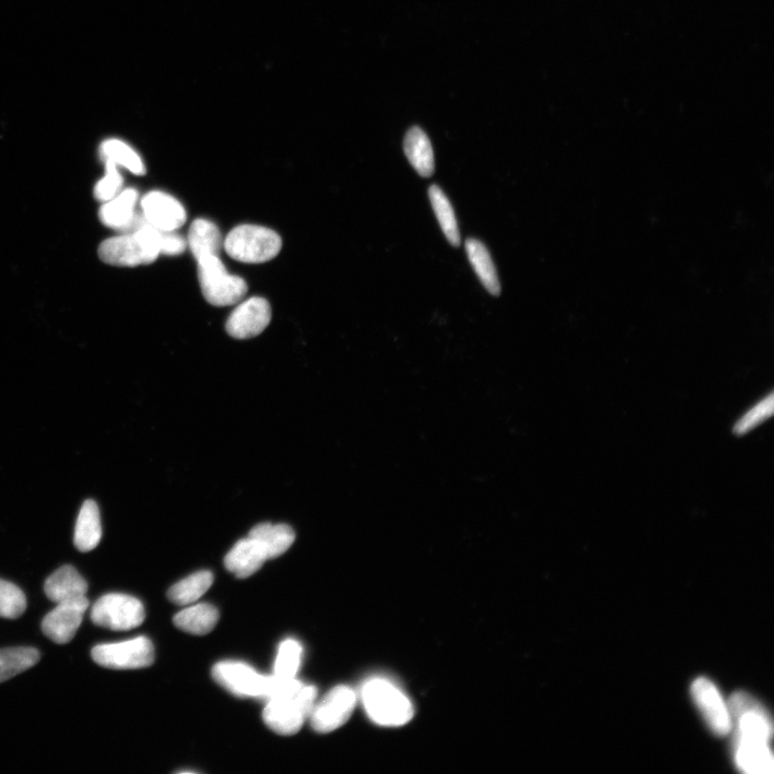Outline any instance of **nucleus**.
<instances>
[{
  "instance_id": "c756f323",
  "label": "nucleus",
  "mask_w": 774,
  "mask_h": 774,
  "mask_svg": "<svg viewBox=\"0 0 774 774\" xmlns=\"http://www.w3.org/2000/svg\"><path fill=\"white\" fill-rule=\"evenodd\" d=\"M26 597L17 585L0 580V618L18 619L26 610Z\"/></svg>"
},
{
  "instance_id": "20e7f679",
  "label": "nucleus",
  "mask_w": 774,
  "mask_h": 774,
  "mask_svg": "<svg viewBox=\"0 0 774 774\" xmlns=\"http://www.w3.org/2000/svg\"><path fill=\"white\" fill-rule=\"evenodd\" d=\"M223 246L226 253L238 262L262 264L280 253L282 239L267 227L240 225L227 235Z\"/></svg>"
},
{
  "instance_id": "c85d7f7f",
  "label": "nucleus",
  "mask_w": 774,
  "mask_h": 774,
  "mask_svg": "<svg viewBox=\"0 0 774 774\" xmlns=\"http://www.w3.org/2000/svg\"><path fill=\"white\" fill-rule=\"evenodd\" d=\"M303 657V647L295 639L284 640L279 647L274 675L281 679H294Z\"/></svg>"
},
{
  "instance_id": "7ed1b4c3",
  "label": "nucleus",
  "mask_w": 774,
  "mask_h": 774,
  "mask_svg": "<svg viewBox=\"0 0 774 774\" xmlns=\"http://www.w3.org/2000/svg\"><path fill=\"white\" fill-rule=\"evenodd\" d=\"M361 697L369 718L385 727L403 726L413 718L410 699L392 682L382 678L368 680Z\"/></svg>"
},
{
  "instance_id": "f3484780",
  "label": "nucleus",
  "mask_w": 774,
  "mask_h": 774,
  "mask_svg": "<svg viewBox=\"0 0 774 774\" xmlns=\"http://www.w3.org/2000/svg\"><path fill=\"white\" fill-rule=\"evenodd\" d=\"M88 589V583L73 566H64L56 570L45 584L47 597L56 604L85 597Z\"/></svg>"
},
{
  "instance_id": "39448f33",
  "label": "nucleus",
  "mask_w": 774,
  "mask_h": 774,
  "mask_svg": "<svg viewBox=\"0 0 774 774\" xmlns=\"http://www.w3.org/2000/svg\"><path fill=\"white\" fill-rule=\"evenodd\" d=\"M197 264L200 288L209 304L215 307L233 306L246 296L247 282L228 274L219 255L202 256Z\"/></svg>"
},
{
  "instance_id": "bb28decb",
  "label": "nucleus",
  "mask_w": 774,
  "mask_h": 774,
  "mask_svg": "<svg viewBox=\"0 0 774 774\" xmlns=\"http://www.w3.org/2000/svg\"><path fill=\"white\" fill-rule=\"evenodd\" d=\"M104 162L108 161L117 166H122L133 172L136 176L146 175V167L138 153L119 139H108L102 143L99 149Z\"/></svg>"
},
{
  "instance_id": "393cba45",
  "label": "nucleus",
  "mask_w": 774,
  "mask_h": 774,
  "mask_svg": "<svg viewBox=\"0 0 774 774\" xmlns=\"http://www.w3.org/2000/svg\"><path fill=\"white\" fill-rule=\"evenodd\" d=\"M428 195L444 236L453 247H460L462 240L460 228L449 198L438 185L430 186Z\"/></svg>"
},
{
  "instance_id": "a211bd4d",
  "label": "nucleus",
  "mask_w": 774,
  "mask_h": 774,
  "mask_svg": "<svg viewBox=\"0 0 774 774\" xmlns=\"http://www.w3.org/2000/svg\"><path fill=\"white\" fill-rule=\"evenodd\" d=\"M404 150L412 167L424 178L434 175L435 155L428 136L420 127L409 129L405 141Z\"/></svg>"
},
{
  "instance_id": "f03ea898",
  "label": "nucleus",
  "mask_w": 774,
  "mask_h": 774,
  "mask_svg": "<svg viewBox=\"0 0 774 774\" xmlns=\"http://www.w3.org/2000/svg\"><path fill=\"white\" fill-rule=\"evenodd\" d=\"M164 233L146 221L133 233L102 242L98 249L99 258L112 266L150 265L161 254Z\"/></svg>"
},
{
  "instance_id": "6e6552de",
  "label": "nucleus",
  "mask_w": 774,
  "mask_h": 774,
  "mask_svg": "<svg viewBox=\"0 0 774 774\" xmlns=\"http://www.w3.org/2000/svg\"><path fill=\"white\" fill-rule=\"evenodd\" d=\"M91 619L99 627L124 632L140 626L146 619V611L135 597L108 594L95 602Z\"/></svg>"
},
{
  "instance_id": "9b49d317",
  "label": "nucleus",
  "mask_w": 774,
  "mask_h": 774,
  "mask_svg": "<svg viewBox=\"0 0 774 774\" xmlns=\"http://www.w3.org/2000/svg\"><path fill=\"white\" fill-rule=\"evenodd\" d=\"M90 606L85 597L57 604L42 622V632L56 644H66L74 639Z\"/></svg>"
},
{
  "instance_id": "6ab92c4d",
  "label": "nucleus",
  "mask_w": 774,
  "mask_h": 774,
  "mask_svg": "<svg viewBox=\"0 0 774 774\" xmlns=\"http://www.w3.org/2000/svg\"><path fill=\"white\" fill-rule=\"evenodd\" d=\"M103 536L102 521L97 504L86 500L83 504L75 530V546L80 552L94 550Z\"/></svg>"
},
{
  "instance_id": "5701e85b",
  "label": "nucleus",
  "mask_w": 774,
  "mask_h": 774,
  "mask_svg": "<svg viewBox=\"0 0 774 774\" xmlns=\"http://www.w3.org/2000/svg\"><path fill=\"white\" fill-rule=\"evenodd\" d=\"M219 618L217 608L209 604H199L179 612L174 622L185 633L204 636L212 632Z\"/></svg>"
},
{
  "instance_id": "a878e982",
  "label": "nucleus",
  "mask_w": 774,
  "mask_h": 774,
  "mask_svg": "<svg viewBox=\"0 0 774 774\" xmlns=\"http://www.w3.org/2000/svg\"><path fill=\"white\" fill-rule=\"evenodd\" d=\"M212 572L204 570L178 582L168 591V598L179 606L192 604L202 597L213 583Z\"/></svg>"
},
{
  "instance_id": "0eeeda50",
  "label": "nucleus",
  "mask_w": 774,
  "mask_h": 774,
  "mask_svg": "<svg viewBox=\"0 0 774 774\" xmlns=\"http://www.w3.org/2000/svg\"><path fill=\"white\" fill-rule=\"evenodd\" d=\"M731 726H735V742L769 743L772 721L766 709L749 694L731 696L728 702Z\"/></svg>"
},
{
  "instance_id": "aec40b11",
  "label": "nucleus",
  "mask_w": 774,
  "mask_h": 774,
  "mask_svg": "<svg viewBox=\"0 0 774 774\" xmlns=\"http://www.w3.org/2000/svg\"><path fill=\"white\" fill-rule=\"evenodd\" d=\"M735 762L744 773L773 772L774 762L769 743L735 742Z\"/></svg>"
},
{
  "instance_id": "ddd939ff",
  "label": "nucleus",
  "mask_w": 774,
  "mask_h": 774,
  "mask_svg": "<svg viewBox=\"0 0 774 774\" xmlns=\"http://www.w3.org/2000/svg\"><path fill=\"white\" fill-rule=\"evenodd\" d=\"M691 692L695 704L713 733L719 736L728 735L733 726L728 705L718 687L706 678H699L693 683Z\"/></svg>"
},
{
  "instance_id": "b1692460",
  "label": "nucleus",
  "mask_w": 774,
  "mask_h": 774,
  "mask_svg": "<svg viewBox=\"0 0 774 774\" xmlns=\"http://www.w3.org/2000/svg\"><path fill=\"white\" fill-rule=\"evenodd\" d=\"M223 243L220 229L214 223L205 219H198L192 223L188 245L196 261L205 255H219Z\"/></svg>"
},
{
  "instance_id": "412c9836",
  "label": "nucleus",
  "mask_w": 774,
  "mask_h": 774,
  "mask_svg": "<svg viewBox=\"0 0 774 774\" xmlns=\"http://www.w3.org/2000/svg\"><path fill=\"white\" fill-rule=\"evenodd\" d=\"M466 252L473 270L487 292L495 296L500 295V281L489 250L481 241L470 238L466 241Z\"/></svg>"
},
{
  "instance_id": "cd10ccee",
  "label": "nucleus",
  "mask_w": 774,
  "mask_h": 774,
  "mask_svg": "<svg viewBox=\"0 0 774 774\" xmlns=\"http://www.w3.org/2000/svg\"><path fill=\"white\" fill-rule=\"evenodd\" d=\"M40 661V653L33 648L0 650V683L31 669Z\"/></svg>"
},
{
  "instance_id": "423d86ee",
  "label": "nucleus",
  "mask_w": 774,
  "mask_h": 774,
  "mask_svg": "<svg viewBox=\"0 0 774 774\" xmlns=\"http://www.w3.org/2000/svg\"><path fill=\"white\" fill-rule=\"evenodd\" d=\"M212 676L222 687L243 698L268 700L274 696L283 679L263 676L251 666L240 662H221L212 669Z\"/></svg>"
},
{
  "instance_id": "f8f14e48",
  "label": "nucleus",
  "mask_w": 774,
  "mask_h": 774,
  "mask_svg": "<svg viewBox=\"0 0 774 774\" xmlns=\"http://www.w3.org/2000/svg\"><path fill=\"white\" fill-rule=\"evenodd\" d=\"M271 321V307L265 298L252 297L239 305L226 322V331L236 339L261 335Z\"/></svg>"
},
{
  "instance_id": "9d476101",
  "label": "nucleus",
  "mask_w": 774,
  "mask_h": 774,
  "mask_svg": "<svg viewBox=\"0 0 774 774\" xmlns=\"http://www.w3.org/2000/svg\"><path fill=\"white\" fill-rule=\"evenodd\" d=\"M356 701L352 688L344 685L333 688L311 711L309 718L313 729L327 734L340 728L351 718Z\"/></svg>"
},
{
  "instance_id": "473e14b6",
  "label": "nucleus",
  "mask_w": 774,
  "mask_h": 774,
  "mask_svg": "<svg viewBox=\"0 0 774 774\" xmlns=\"http://www.w3.org/2000/svg\"><path fill=\"white\" fill-rule=\"evenodd\" d=\"M186 246H188V242L183 237L174 232H165L161 254L177 256L186 250Z\"/></svg>"
},
{
  "instance_id": "7c9ffc66",
  "label": "nucleus",
  "mask_w": 774,
  "mask_h": 774,
  "mask_svg": "<svg viewBox=\"0 0 774 774\" xmlns=\"http://www.w3.org/2000/svg\"><path fill=\"white\" fill-rule=\"evenodd\" d=\"M773 413V394H769L768 397L759 401L752 409L743 415V417L735 424L734 434L737 436H743L751 432L752 429L757 427L768 420Z\"/></svg>"
},
{
  "instance_id": "1a4fd4ad",
  "label": "nucleus",
  "mask_w": 774,
  "mask_h": 774,
  "mask_svg": "<svg viewBox=\"0 0 774 774\" xmlns=\"http://www.w3.org/2000/svg\"><path fill=\"white\" fill-rule=\"evenodd\" d=\"M94 662L116 670L146 668L154 662L153 643L146 637H138L118 643L97 645L92 650Z\"/></svg>"
},
{
  "instance_id": "4468645a",
  "label": "nucleus",
  "mask_w": 774,
  "mask_h": 774,
  "mask_svg": "<svg viewBox=\"0 0 774 774\" xmlns=\"http://www.w3.org/2000/svg\"><path fill=\"white\" fill-rule=\"evenodd\" d=\"M141 208L147 222L163 232H175L186 222L184 207L175 197L160 191L143 197Z\"/></svg>"
},
{
  "instance_id": "2f4dec72",
  "label": "nucleus",
  "mask_w": 774,
  "mask_h": 774,
  "mask_svg": "<svg viewBox=\"0 0 774 774\" xmlns=\"http://www.w3.org/2000/svg\"><path fill=\"white\" fill-rule=\"evenodd\" d=\"M106 175L95 185L94 195L99 202L106 203L116 197L123 185V178L118 170V166L106 161Z\"/></svg>"
},
{
  "instance_id": "f257e3e1",
  "label": "nucleus",
  "mask_w": 774,
  "mask_h": 774,
  "mask_svg": "<svg viewBox=\"0 0 774 774\" xmlns=\"http://www.w3.org/2000/svg\"><path fill=\"white\" fill-rule=\"evenodd\" d=\"M317 688L294 679L284 680L275 696L267 700L265 724L276 734L292 736L309 719L317 699Z\"/></svg>"
},
{
  "instance_id": "dca6fc26",
  "label": "nucleus",
  "mask_w": 774,
  "mask_h": 774,
  "mask_svg": "<svg viewBox=\"0 0 774 774\" xmlns=\"http://www.w3.org/2000/svg\"><path fill=\"white\" fill-rule=\"evenodd\" d=\"M268 561V556L262 544L252 537L242 539L225 557V566L228 571L240 579H246L254 575Z\"/></svg>"
},
{
  "instance_id": "4be33fe9",
  "label": "nucleus",
  "mask_w": 774,
  "mask_h": 774,
  "mask_svg": "<svg viewBox=\"0 0 774 774\" xmlns=\"http://www.w3.org/2000/svg\"><path fill=\"white\" fill-rule=\"evenodd\" d=\"M249 536L262 544L268 559L284 554L293 546L296 538L293 528L289 525L270 523L255 526Z\"/></svg>"
},
{
  "instance_id": "2eb2a0df",
  "label": "nucleus",
  "mask_w": 774,
  "mask_h": 774,
  "mask_svg": "<svg viewBox=\"0 0 774 774\" xmlns=\"http://www.w3.org/2000/svg\"><path fill=\"white\" fill-rule=\"evenodd\" d=\"M138 193L133 190H125L116 197L104 203L99 210V219L110 228L126 233H133L146 222L143 214L136 213L135 207Z\"/></svg>"
}]
</instances>
